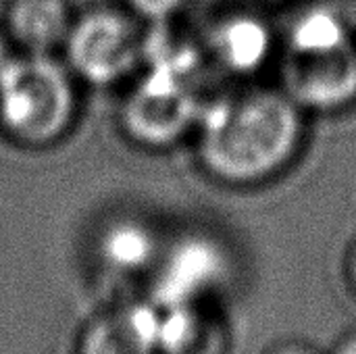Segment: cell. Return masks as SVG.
<instances>
[{"instance_id": "cell-3", "label": "cell", "mask_w": 356, "mask_h": 354, "mask_svg": "<svg viewBox=\"0 0 356 354\" xmlns=\"http://www.w3.org/2000/svg\"><path fill=\"white\" fill-rule=\"evenodd\" d=\"M125 127L144 144H169L198 117V102L188 77L152 71L134 90L125 111Z\"/></svg>"}, {"instance_id": "cell-14", "label": "cell", "mask_w": 356, "mask_h": 354, "mask_svg": "<svg viewBox=\"0 0 356 354\" xmlns=\"http://www.w3.org/2000/svg\"><path fill=\"white\" fill-rule=\"evenodd\" d=\"M338 354H356V338H353L350 342H346Z\"/></svg>"}, {"instance_id": "cell-10", "label": "cell", "mask_w": 356, "mask_h": 354, "mask_svg": "<svg viewBox=\"0 0 356 354\" xmlns=\"http://www.w3.org/2000/svg\"><path fill=\"white\" fill-rule=\"evenodd\" d=\"M346 42V25L336 13L327 8H315L305 13L290 31V50H321Z\"/></svg>"}, {"instance_id": "cell-11", "label": "cell", "mask_w": 356, "mask_h": 354, "mask_svg": "<svg viewBox=\"0 0 356 354\" xmlns=\"http://www.w3.org/2000/svg\"><path fill=\"white\" fill-rule=\"evenodd\" d=\"M152 236L138 223H117L102 240L106 259L119 267H138L152 255Z\"/></svg>"}, {"instance_id": "cell-2", "label": "cell", "mask_w": 356, "mask_h": 354, "mask_svg": "<svg viewBox=\"0 0 356 354\" xmlns=\"http://www.w3.org/2000/svg\"><path fill=\"white\" fill-rule=\"evenodd\" d=\"M73 111V86L58 63L40 52L8 61L0 75V121L13 138L48 144L67 129Z\"/></svg>"}, {"instance_id": "cell-9", "label": "cell", "mask_w": 356, "mask_h": 354, "mask_svg": "<svg viewBox=\"0 0 356 354\" xmlns=\"http://www.w3.org/2000/svg\"><path fill=\"white\" fill-rule=\"evenodd\" d=\"M221 267V252L215 244L202 238L186 240L175 248L165 273V292L171 298L188 296L202 284L211 282Z\"/></svg>"}, {"instance_id": "cell-13", "label": "cell", "mask_w": 356, "mask_h": 354, "mask_svg": "<svg viewBox=\"0 0 356 354\" xmlns=\"http://www.w3.org/2000/svg\"><path fill=\"white\" fill-rule=\"evenodd\" d=\"M8 54H6V46L2 44V40H0V75H2V71H4V67L8 65Z\"/></svg>"}, {"instance_id": "cell-12", "label": "cell", "mask_w": 356, "mask_h": 354, "mask_svg": "<svg viewBox=\"0 0 356 354\" xmlns=\"http://www.w3.org/2000/svg\"><path fill=\"white\" fill-rule=\"evenodd\" d=\"M134 8L154 21H165L171 17L184 0H129Z\"/></svg>"}, {"instance_id": "cell-8", "label": "cell", "mask_w": 356, "mask_h": 354, "mask_svg": "<svg viewBox=\"0 0 356 354\" xmlns=\"http://www.w3.org/2000/svg\"><path fill=\"white\" fill-rule=\"evenodd\" d=\"M159 325L146 313L111 317L86 338L83 354H152Z\"/></svg>"}, {"instance_id": "cell-7", "label": "cell", "mask_w": 356, "mask_h": 354, "mask_svg": "<svg viewBox=\"0 0 356 354\" xmlns=\"http://www.w3.org/2000/svg\"><path fill=\"white\" fill-rule=\"evenodd\" d=\"M213 48L225 67L244 73L265 63L271 50V35L259 19L238 15L217 27Z\"/></svg>"}, {"instance_id": "cell-6", "label": "cell", "mask_w": 356, "mask_h": 354, "mask_svg": "<svg viewBox=\"0 0 356 354\" xmlns=\"http://www.w3.org/2000/svg\"><path fill=\"white\" fill-rule=\"evenodd\" d=\"M10 31L23 46L44 54L69 35L63 0H15Z\"/></svg>"}, {"instance_id": "cell-4", "label": "cell", "mask_w": 356, "mask_h": 354, "mask_svg": "<svg viewBox=\"0 0 356 354\" xmlns=\"http://www.w3.org/2000/svg\"><path fill=\"white\" fill-rule=\"evenodd\" d=\"M73 69L92 83H111L134 69L140 46L129 23L115 13H92L67 35Z\"/></svg>"}, {"instance_id": "cell-15", "label": "cell", "mask_w": 356, "mask_h": 354, "mask_svg": "<svg viewBox=\"0 0 356 354\" xmlns=\"http://www.w3.org/2000/svg\"><path fill=\"white\" fill-rule=\"evenodd\" d=\"M280 354H309V353H305V351H284V353H280Z\"/></svg>"}, {"instance_id": "cell-5", "label": "cell", "mask_w": 356, "mask_h": 354, "mask_svg": "<svg viewBox=\"0 0 356 354\" xmlns=\"http://www.w3.org/2000/svg\"><path fill=\"white\" fill-rule=\"evenodd\" d=\"M286 83L294 98L334 108L356 96V50L350 42L321 50H290Z\"/></svg>"}, {"instance_id": "cell-1", "label": "cell", "mask_w": 356, "mask_h": 354, "mask_svg": "<svg viewBox=\"0 0 356 354\" xmlns=\"http://www.w3.org/2000/svg\"><path fill=\"white\" fill-rule=\"evenodd\" d=\"M207 167L229 182H254L277 171L296 150L300 117L290 98L250 92L223 98L200 115Z\"/></svg>"}, {"instance_id": "cell-16", "label": "cell", "mask_w": 356, "mask_h": 354, "mask_svg": "<svg viewBox=\"0 0 356 354\" xmlns=\"http://www.w3.org/2000/svg\"><path fill=\"white\" fill-rule=\"evenodd\" d=\"M353 273H355V282H356V252H355V263H353Z\"/></svg>"}]
</instances>
